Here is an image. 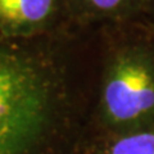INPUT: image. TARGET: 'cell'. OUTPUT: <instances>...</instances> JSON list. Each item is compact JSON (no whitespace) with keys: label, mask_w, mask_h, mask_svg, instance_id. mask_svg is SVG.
Wrapping results in <instances>:
<instances>
[{"label":"cell","mask_w":154,"mask_h":154,"mask_svg":"<svg viewBox=\"0 0 154 154\" xmlns=\"http://www.w3.org/2000/svg\"><path fill=\"white\" fill-rule=\"evenodd\" d=\"M59 9V0H0V32L27 36L45 28Z\"/></svg>","instance_id":"cell-3"},{"label":"cell","mask_w":154,"mask_h":154,"mask_svg":"<svg viewBox=\"0 0 154 154\" xmlns=\"http://www.w3.org/2000/svg\"><path fill=\"white\" fill-rule=\"evenodd\" d=\"M55 93L26 51L0 44V154H31L49 130Z\"/></svg>","instance_id":"cell-1"},{"label":"cell","mask_w":154,"mask_h":154,"mask_svg":"<svg viewBox=\"0 0 154 154\" xmlns=\"http://www.w3.org/2000/svg\"><path fill=\"white\" fill-rule=\"evenodd\" d=\"M81 12L93 17H118L132 12L141 0H71Z\"/></svg>","instance_id":"cell-4"},{"label":"cell","mask_w":154,"mask_h":154,"mask_svg":"<svg viewBox=\"0 0 154 154\" xmlns=\"http://www.w3.org/2000/svg\"><path fill=\"white\" fill-rule=\"evenodd\" d=\"M105 154H154V128L123 135L108 148Z\"/></svg>","instance_id":"cell-5"},{"label":"cell","mask_w":154,"mask_h":154,"mask_svg":"<svg viewBox=\"0 0 154 154\" xmlns=\"http://www.w3.org/2000/svg\"><path fill=\"white\" fill-rule=\"evenodd\" d=\"M103 107L113 125L132 126L154 116V64L140 49L114 59L103 90Z\"/></svg>","instance_id":"cell-2"}]
</instances>
